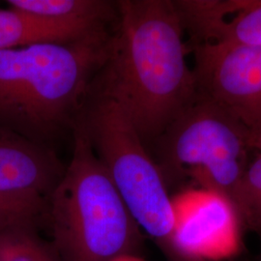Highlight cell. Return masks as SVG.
<instances>
[{
    "label": "cell",
    "mask_w": 261,
    "mask_h": 261,
    "mask_svg": "<svg viewBox=\"0 0 261 261\" xmlns=\"http://www.w3.org/2000/svg\"><path fill=\"white\" fill-rule=\"evenodd\" d=\"M116 5L108 54L89 92L118 103L146 146L194 102L196 76L174 1Z\"/></svg>",
    "instance_id": "cell-1"
},
{
    "label": "cell",
    "mask_w": 261,
    "mask_h": 261,
    "mask_svg": "<svg viewBox=\"0 0 261 261\" xmlns=\"http://www.w3.org/2000/svg\"><path fill=\"white\" fill-rule=\"evenodd\" d=\"M111 35L0 50V128L42 145L74 128Z\"/></svg>",
    "instance_id": "cell-2"
},
{
    "label": "cell",
    "mask_w": 261,
    "mask_h": 261,
    "mask_svg": "<svg viewBox=\"0 0 261 261\" xmlns=\"http://www.w3.org/2000/svg\"><path fill=\"white\" fill-rule=\"evenodd\" d=\"M74 150L45 216L51 246L62 261H110L140 253L144 238L82 127H74Z\"/></svg>",
    "instance_id": "cell-3"
},
{
    "label": "cell",
    "mask_w": 261,
    "mask_h": 261,
    "mask_svg": "<svg viewBox=\"0 0 261 261\" xmlns=\"http://www.w3.org/2000/svg\"><path fill=\"white\" fill-rule=\"evenodd\" d=\"M75 123L84 130L135 222L168 261H184L178 250L171 196L157 164L121 107L89 93Z\"/></svg>",
    "instance_id": "cell-4"
},
{
    "label": "cell",
    "mask_w": 261,
    "mask_h": 261,
    "mask_svg": "<svg viewBox=\"0 0 261 261\" xmlns=\"http://www.w3.org/2000/svg\"><path fill=\"white\" fill-rule=\"evenodd\" d=\"M252 130L205 96L196 99L152 144L166 181L189 178L231 204L250 163Z\"/></svg>",
    "instance_id": "cell-5"
},
{
    "label": "cell",
    "mask_w": 261,
    "mask_h": 261,
    "mask_svg": "<svg viewBox=\"0 0 261 261\" xmlns=\"http://www.w3.org/2000/svg\"><path fill=\"white\" fill-rule=\"evenodd\" d=\"M197 92L250 130L261 126V47L193 44Z\"/></svg>",
    "instance_id": "cell-6"
},
{
    "label": "cell",
    "mask_w": 261,
    "mask_h": 261,
    "mask_svg": "<svg viewBox=\"0 0 261 261\" xmlns=\"http://www.w3.org/2000/svg\"><path fill=\"white\" fill-rule=\"evenodd\" d=\"M171 201L184 261L228 260L242 252V224L228 199L192 187L171 196Z\"/></svg>",
    "instance_id": "cell-7"
},
{
    "label": "cell",
    "mask_w": 261,
    "mask_h": 261,
    "mask_svg": "<svg viewBox=\"0 0 261 261\" xmlns=\"http://www.w3.org/2000/svg\"><path fill=\"white\" fill-rule=\"evenodd\" d=\"M65 170L46 145L0 128V197L47 208Z\"/></svg>",
    "instance_id": "cell-8"
},
{
    "label": "cell",
    "mask_w": 261,
    "mask_h": 261,
    "mask_svg": "<svg viewBox=\"0 0 261 261\" xmlns=\"http://www.w3.org/2000/svg\"><path fill=\"white\" fill-rule=\"evenodd\" d=\"M188 45L261 47V0H176Z\"/></svg>",
    "instance_id": "cell-9"
},
{
    "label": "cell",
    "mask_w": 261,
    "mask_h": 261,
    "mask_svg": "<svg viewBox=\"0 0 261 261\" xmlns=\"http://www.w3.org/2000/svg\"><path fill=\"white\" fill-rule=\"evenodd\" d=\"M20 10L80 38L110 31L117 19L116 2L103 0H9Z\"/></svg>",
    "instance_id": "cell-10"
},
{
    "label": "cell",
    "mask_w": 261,
    "mask_h": 261,
    "mask_svg": "<svg viewBox=\"0 0 261 261\" xmlns=\"http://www.w3.org/2000/svg\"><path fill=\"white\" fill-rule=\"evenodd\" d=\"M86 38V37H85ZM84 38L20 10L0 8V50L39 43H68Z\"/></svg>",
    "instance_id": "cell-11"
},
{
    "label": "cell",
    "mask_w": 261,
    "mask_h": 261,
    "mask_svg": "<svg viewBox=\"0 0 261 261\" xmlns=\"http://www.w3.org/2000/svg\"><path fill=\"white\" fill-rule=\"evenodd\" d=\"M36 220L0 218V261H43L54 252L37 233Z\"/></svg>",
    "instance_id": "cell-12"
},
{
    "label": "cell",
    "mask_w": 261,
    "mask_h": 261,
    "mask_svg": "<svg viewBox=\"0 0 261 261\" xmlns=\"http://www.w3.org/2000/svg\"><path fill=\"white\" fill-rule=\"evenodd\" d=\"M243 229L261 209V152L250 161L232 202Z\"/></svg>",
    "instance_id": "cell-13"
},
{
    "label": "cell",
    "mask_w": 261,
    "mask_h": 261,
    "mask_svg": "<svg viewBox=\"0 0 261 261\" xmlns=\"http://www.w3.org/2000/svg\"><path fill=\"white\" fill-rule=\"evenodd\" d=\"M45 213L46 208L0 197V218H22L39 221Z\"/></svg>",
    "instance_id": "cell-14"
},
{
    "label": "cell",
    "mask_w": 261,
    "mask_h": 261,
    "mask_svg": "<svg viewBox=\"0 0 261 261\" xmlns=\"http://www.w3.org/2000/svg\"><path fill=\"white\" fill-rule=\"evenodd\" d=\"M251 147L253 151L261 152V126L252 132Z\"/></svg>",
    "instance_id": "cell-15"
},
{
    "label": "cell",
    "mask_w": 261,
    "mask_h": 261,
    "mask_svg": "<svg viewBox=\"0 0 261 261\" xmlns=\"http://www.w3.org/2000/svg\"><path fill=\"white\" fill-rule=\"evenodd\" d=\"M110 261H146L143 258H141L140 255L138 254H133V253H125V254H120L114 258H112Z\"/></svg>",
    "instance_id": "cell-16"
},
{
    "label": "cell",
    "mask_w": 261,
    "mask_h": 261,
    "mask_svg": "<svg viewBox=\"0 0 261 261\" xmlns=\"http://www.w3.org/2000/svg\"><path fill=\"white\" fill-rule=\"evenodd\" d=\"M43 261H62L60 259V257L57 255V253H56L55 251L51 252L48 256H47L46 259H44Z\"/></svg>",
    "instance_id": "cell-17"
},
{
    "label": "cell",
    "mask_w": 261,
    "mask_h": 261,
    "mask_svg": "<svg viewBox=\"0 0 261 261\" xmlns=\"http://www.w3.org/2000/svg\"><path fill=\"white\" fill-rule=\"evenodd\" d=\"M259 234H260V235H261V232ZM259 261H261V251H260V256H259Z\"/></svg>",
    "instance_id": "cell-18"
}]
</instances>
